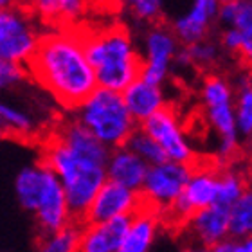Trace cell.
Wrapping results in <instances>:
<instances>
[{
  "label": "cell",
  "mask_w": 252,
  "mask_h": 252,
  "mask_svg": "<svg viewBox=\"0 0 252 252\" xmlns=\"http://www.w3.org/2000/svg\"><path fill=\"white\" fill-rule=\"evenodd\" d=\"M218 171L213 164H202L191 169L184 191L164 218L173 223L184 225L186 221L202 209H207L218 202Z\"/></svg>",
  "instance_id": "ba28073f"
},
{
  "label": "cell",
  "mask_w": 252,
  "mask_h": 252,
  "mask_svg": "<svg viewBox=\"0 0 252 252\" xmlns=\"http://www.w3.org/2000/svg\"><path fill=\"white\" fill-rule=\"evenodd\" d=\"M209 252H232V240L220 243V245H215V247H211Z\"/></svg>",
  "instance_id": "4dcf8cb0"
},
{
  "label": "cell",
  "mask_w": 252,
  "mask_h": 252,
  "mask_svg": "<svg viewBox=\"0 0 252 252\" xmlns=\"http://www.w3.org/2000/svg\"><path fill=\"white\" fill-rule=\"evenodd\" d=\"M26 65L34 81L68 110H76L97 89L85 53L83 32L76 29L40 34Z\"/></svg>",
  "instance_id": "7a4b0ae2"
},
{
  "label": "cell",
  "mask_w": 252,
  "mask_h": 252,
  "mask_svg": "<svg viewBox=\"0 0 252 252\" xmlns=\"http://www.w3.org/2000/svg\"><path fill=\"white\" fill-rule=\"evenodd\" d=\"M123 99H125L126 108H128V112L131 114L137 125H142L146 119H150L157 112L168 106L164 87L153 85L142 78H137L123 92Z\"/></svg>",
  "instance_id": "9a60e30c"
},
{
  "label": "cell",
  "mask_w": 252,
  "mask_h": 252,
  "mask_svg": "<svg viewBox=\"0 0 252 252\" xmlns=\"http://www.w3.org/2000/svg\"><path fill=\"white\" fill-rule=\"evenodd\" d=\"M125 146L128 148L130 152L135 153L139 158H142L148 166H155V164H160L166 160L162 150L158 148L157 142L153 141L148 133H144L141 128H137V130L131 133V137L126 141Z\"/></svg>",
  "instance_id": "484cf974"
},
{
  "label": "cell",
  "mask_w": 252,
  "mask_h": 252,
  "mask_svg": "<svg viewBox=\"0 0 252 252\" xmlns=\"http://www.w3.org/2000/svg\"><path fill=\"white\" fill-rule=\"evenodd\" d=\"M81 234V227L78 223H70L65 229L53 234H45L38 243L36 252H78V242Z\"/></svg>",
  "instance_id": "cb8c5ba5"
},
{
  "label": "cell",
  "mask_w": 252,
  "mask_h": 252,
  "mask_svg": "<svg viewBox=\"0 0 252 252\" xmlns=\"http://www.w3.org/2000/svg\"><path fill=\"white\" fill-rule=\"evenodd\" d=\"M131 18L139 24H146L148 27L160 24L164 15V4L160 0H131L126 4Z\"/></svg>",
  "instance_id": "4316f807"
},
{
  "label": "cell",
  "mask_w": 252,
  "mask_h": 252,
  "mask_svg": "<svg viewBox=\"0 0 252 252\" xmlns=\"http://www.w3.org/2000/svg\"><path fill=\"white\" fill-rule=\"evenodd\" d=\"M158 225H160V216L155 211L142 207L131 218L130 231L126 234V240L119 252H150L157 238Z\"/></svg>",
  "instance_id": "e0dca14e"
},
{
  "label": "cell",
  "mask_w": 252,
  "mask_h": 252,
  "mask_svg": "<svg viewBox=\"0 0 252 252\" xmlns=\"http://www.w3.org/2000/svg\"><path fill=\"white\" fill-rule=\"evenodd\" d=\"M85 5L79 0H42L36 4V11L43 20L68 22L83 15Z\"/></svg>",
  "instance_id": "603a6c76"
},
{
  "label": "cell",
  "mask_w": 252,
  "mask_h": 252,
  "mask_svg": "<svg viewBox=\"0 0 252 252\" xmlns=\"http://www.w3.org/2000/svg\"><path fill=\"white\" fill-rule=\"evenodd\" d=\"M231 240L252 238V184L231 205Z\"/></svg>",
  "instance_id": "44dd1931"
},
{
  "label": "cell",
  "mask_w": 252,
  "mask_h": 252,
  "mask_svg": "<svg viewBox=\"0 0 252 252\" xmlns=\"http://www.w3.org/2000/svg\"><path fill=\"white\" fill-rule=\"evenodd\" d=\"M0 7H4V2H0Z\"/></svg>",
  "instance_id": "d6a6232c"
},
{
  "label": "cell",
  "mask_w": 252,
  "mask_h": 252,
  "mask_svg": "<svg viewBox=\"0 0 252 252\" xmlns=\"http://www.w3.org/2000/svg\"><path fill=\"white\" fill-rule=\"evenodd\" d=\"M133 216H121L103 223H85L81 227L78 252H119L130 231Z\"/></svg>",
  "instance_id": "5bb4252c"
},
{
  "label": "cell",
  "mask_w": 252,
  "mask_h": 252,
  "mask_svg": "<svg viewBox=\"0 0 252 252\" xmlns=\"http://www.w3.org/2000/svg\"><path fill=\"white\" fill-rule=\"evenodd\" d=\"M141 51V78L153 85H160L168 81L173 70L175 60L180 51V43L175 38L169 26L157 24L148 27L142 34Z\"/></svg>",
  "instance_id": "52a82bcc"
},
{
  "label": "cell",
  "mask_w": 252,
  "mask_h": 252,
  "mask_svg": "<svg viewBox=\"0 0 252 252\" xmlns=\"http://www.w3.org/2000/svg\"><path fill=\"white\" fill-rule=\"evenodd\" d=\"M32 128H34V121L29 114L0 101V133L27 135L32 131Z\"/></svg>",
  "instance_id": "d4e9b609"
},
{
  "label": "cell",
  "mask_w": 252,
  "mask_h": 252,
  "mask_svg": "<svg viewBox=\"0 0 252 252\" xmlns=\"http://www.w3.org/2000/svg\"><path fill=\"white\" fill-rule=\"evenodd\" d=\"M182 252H209V249L202 247V245H196V243H189Z\"/></svg>",
  "instance_id": "1f68e13d"
},
{
  "label": "cell",
  "mask_w": 252,
  "mask_h": 252,
  "mask_svg": "<svg viewBox=\"0 0 252 252\" xmlns=\"http://www.w3.org/2000/svg\"><path fill=\"white\" fill-rule=\"evenodd\" d=\"M218 0H194L184 13L175 16L169 29L180 45H193L209 38L211 29L218 24Z\"/></svg>",
  "instance_id": "7c38bea8"
},
{
  "label": "cell",
  "mask_w": 252,
  "mask_h": 252,
  "mask_svg": "<svg viewBox=\"0 0 252 252\" xmlns=\"http://www.w3.org/2000/svg\"><path fill=\"white\" fill-rule=\"evenodd\" d=\"M76 121L108 150L125 146L139 128L121 92L99 87L76 108Z\"/></svg>",
  "instance_id": "277c9868"
},
{
  "label": "cell",
  "mask_w": 252,
  "mask_h": 252,
  "mask_svg": "<svg viewBox=\"0 0 252 252\" xmlns=\"http://www.w3.org/2000/svg\"><path fill=\"white\" fill-rule=\"evenodd\" d=\"M220 47L221 51H227L231 54H240V49H242V34L238 29H232V27H227V29H221L220 34Z\"/></svg>",
  "instance_id": "f1b7e54d"
},
{
  "label": "cell",
  "mask_w": 252,
  "mask_h": 252,
  "mask_svg": "<svg viewBox=\"0 0 252 252\" xmlns=\"http://www.w3.org/2000/svg\"><path fill=\"white\" fill-rule=\"evenodd\" d=\"M148 168L150 166L142 158L137 157L126 146H121L110 150V157L106 164V179L135 193H141Z\"/></svg>",
  "instance_id": "2e32d148"
},
{
  "label": "cell",
  "mask_w": 252,
  "mask_h": 252,
  "mask_svg": "<svg viewBox=\"0 0 252 252\" xmlns=\"http://www.w3.org/2000/svg\"><path fill=\"white\" fill-rule=\"evenodd\" d=\"M247 179L236 168H220L218 171V202L216 204L231 207L243 191L247 189Z\"/></svg>",
  "instance_id": "7402d4cb"
},
{
  "label": "cell",
  "mask_w": 252,
  "mask_h": 252,
  "mask_svg": "<svg viewBox=\"0 0 252 252\" xmlns=\"http://www.w3.org/2000/svg\"><path fill=\"white\" fill-rule=\"evenodd\" d=\"M110 150L92 137L76 119L54 130L43 148V160L65 191L72 220L81 221L106 180Z\"/></svg>",
  "instance_id": "6da1fadb"
},
{
  "label": "cell",
  "mask_w": 252,
  "mask_h": 252,
  "mask_svg": "<svg viewBox=\"0 0 252 252\" xmlns=\"http://www.w3.org/2000/svg\"><path fill=\"white\" fill-rule=\"evenodd\" d=\"M220 54H221L220 43L211 40V38H205V40H202L198 43H193V45H188V47H180L173 68L213 67L220 60Z\"/></svg>",
  "instance_id": "ac0fdd59"
},
{
  "label": "cell",
  "mask_w": 252,
  "mask_h": 252,
  "mask_svg": "<svg viewBox=\"0 0 252 252\" xmlns=\"http://www.w3.org/2000/svg\"><path fill=\"white\" fill-rule=\"evenodd\" d=\"M193 166L164 160L150 166L141 189V198L144 207L164 216L184 191Z\"/></svg>",
  "instance_id": "8992f818"
},
{
  "label": "cell",
  "mask_w": 252,
  "mask_h": 252,
  "mask_svg": "<svg viewBox=\"0 0 252 252\" xmlns=\"http://www.w3.org/2000/svg\"><path fill=\"white\" fill-rule=\"evenodd\" d=\"M234 114L240 141H252V79H240L236 85Z\"/></svg>",
  "instance_id": "ffe728a7"
},
{
  "label": "cell",
  "mask_w": 252,
  "mask_h": 252,
  "mask_svg": "<svg viewBox=\"0 0 252 252\" xmlns=\"http://www.w3.org/2000/svg\"><path fill=\"white\" fill-rule=\"evenodd\" d=\"M232 252H252V238L232 240Z\"/></svg>",
  "instance_id": "f546056e"
},
{
  "label": "cell",
  "mask_w": 252,
  "mask_h": 252,
  "mask_svg": "<svg viewBox=\"0 0 252 252\" xmlns=\"http://www.w3.org/2000/svg\"><path fill=\"white\" fill-rule=\"evenodd\" d=\"M144 207L141 193L106 180L103 188L97 191L89 211L85 215V223H103L108 220H116L121 216H133Z\"/></svg>",
  "instance_id": "8fae6325"
},
{
  "label": "cell",
  "mask_w": 252,
  "mask_h": 252,
  "mask_svg": "<svg viewBox=\"0 0 252 252\" xmlns=\"http://www.w3.org/2000/svg\"><path fill=\"white\" fill-rule=\"evenodd\" d=\"M231 207L221 204H215L194 213L184 223L186 234L189 236V243H196L205 249L220 245L231 240Z\"/></svg>",
  "instance_id": "4fadbf2b"
},
{
  "label": "cell",
  "mask_w": 252,
  "mask_h": 252,
  "mask_svg": "<svg viewBox=\"0 0 252 252\" xmlns=\"http://www.w3.org/2000/svg\"><path fill=\"white\" fill-rule=\"evenodd\" d=\"M83 43L99 89L123 94L141 78V51L126 26L112 24L83 34Z\"/></svg>",
  "instance_id": "3957f363"
},
{
  "label": "cell",
  "mask_w": 252,
  "mask_h": 252,
  "mask_svg": "<svg viewBox=\"0 0 252 252\" xmlns=\"http://www.w3.org/2000/svg\"><path fill=\"white\" fill-rule=\"evenodd\" d=\"M139 128L157 142L166 160L193 166L194 157H196L194 148L180 123V117L171 106H166L160 112H157L155 116L139 125Z\"/></svg>",
  "instance_id": "9c48e42d"
},
{
  "label": "cell",
  "mask_w": 252,
  "mask_h": 252,
  "mask_svg": "<svg viewBox=\"0 0 252 252\" xmlns=\"http://www.w3.org/2000/svg\"><path fill=\"white\" fill-rule=\"evenodd\" d=\"M218 24L240 32L252 31V0H225L218 7Z\"/></svg>",
  "instance_id": "d6986e66"
},
{
  "label": "cell",
  "mask_w": 252,
  "mask_h": 252,
  "mask_svg": "<svg viewBox=\"0 0 252 252\" xmlns=\"http://www.w3.org/2000/svg\"><path fill=\"white\" fill-rule=\"evenodd\" d=\"M234 83L220 74H207L200 83V101L205 123L215 131L216 157L227 162L240 148L236 114H234Z\"/></svg>",
  "instance_id": "5b68a950"
},
{
  "label": "cell",
  "mask_w": 252,
  "mask_h": 252,
  "mask_svg": "<svg viewBox=\"0 0 252 252\" xmlns=\"http://www.w3.org/2000/svg\"><path fill=\"white\" fill-rule=\"evenodd\" d=\"M24 79V68L16 63L0 60V89L15 85Z\"/></svg>",
  "instance_id": "83f0119b"
},
{
  "label": "cell",
  "mask_w": 252,
  "mask_h": 252,
  "mask_svg": "<svg viewBox=\"0 0 252 252\" xmlns=\"http://www.w3.org/2000/svg\"><path fill=\"white\" fill-rule=\"evenodd\" d=\"M31 18L16 7H0V60L26 63L38 43Z\"/></svg>",
  "instance_id": "30bf717a"
}]
</instances>
